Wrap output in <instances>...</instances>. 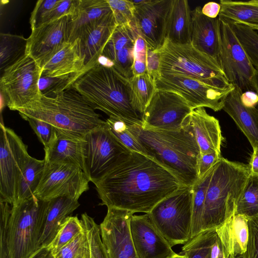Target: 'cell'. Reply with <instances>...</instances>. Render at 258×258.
I'll list each match as a JSON object with an SVG mask.
<instances>
[{"mask_svg": "<svg viewBox=\"0 0 258 258\" xmlns=\"http://www.w3.org/2000/svg\"><path fill=\"white\" fill-rule=\"evenodd\" d=\"M105 122L112 134L129 150L147 156L144 149L130 131L128 124L113 117L108 118Z\"/></svg>", "mask_w": 258, "mask_h": 258, "instance_id": "cell-40", "label": "cell"}, {"mask_svg": "<svg viewBox=\"0 0 258 258\" xmlns=\"http://www.w3.org/2000/svg\"><path fill=\"white\" fill-rule=\"evenodd\" d=\"M89 182L79 167L45 161L43 174L34 195L43 201L60 197L78 200L89 189Z\"/></svg>", "mask_w": 258, "mask_h": 258, "instance_id": "cell-13", "label": "cell"}, {"mask_svg": "<svg viewBox=\"0 0 258 258\" xmlns=\"http://www.w3.org/2000/svg\"><path fill=\"white\" fill-rule=\"evenodd\" d=\"M228 258H244L243 254L237 255L234 256H229Z\"/></svg>", "mask_w": 258, "mask_h": 258, "instance_id": "cell-59", "label": "cell"}, {"mask_svg": "<svg viewBox=\"0 0 258 258\" xmlns=\"http://www.w3.org/2000/svg\"><path fill=\"white\" fill-rule=\"evenodd\" d=\"M72 87L41 94L36 101L18 110L22 118H33L52 124L57 132L83 138L104 120Z\"/></svg>", "mask_w": 258, "mask_h": 258, "instance_id": "cell-3", "label": "cell"}, {"mask_svg": "<svg viewBox=\"0 0 258 258\" xmlns=\"http://www.w3.org/2000/svg\"><path fill=\"white\" fill-rule=\"evenodd\" d=\"M48 203L34 196L12 206L8 230L10 258H29L41 247Z\"/></svg>", "mask_w": 258, "mask_h": 258, "instance_id": "cell-7", "label": "cell"}, {"mask_svg": "<svg viewBox=\"0 0 258 258\" xmlns=\"http://www.w3.org/2000/svg\"><path fill=\"white\" fill-rule=\"evenodd\" d=\"M240 100L245 107H256L258 104V95L254 91H247L241 94Z\"/></svg>", "mask_w": 258, "mask_h": 258, "instance_id": "cell-52", "label": "cell"}, {"mask_svg": "<svg viewBox=\"0 0 258 258\" xmlns=\"http://www.w3.org/2000/svg\"><path fill=\"white\" fill-rule=\"evenodd\" d=\"M134 214L123 209L107 208L100 229L109 258H138L130 229V221Z\"/></svg>", "mask_w": 258, "mask_h": 258, "instance_id": "cell-16", "label": "cell"}, {"mask_svg": "<svg viewBox=\"0 0 258 258\" xmlns=\"http://www.w3.org/2000/svg\"><path fill=\"white\" fill-rule=\"evenodd\" d=\"M192 186H182L159 202L148 213L172 247L191 239Z\"/></svg>", "mask_w": 258, "mask_h": 258, "instance_id": "cell-8", "label": "cell"}, {"mask_svg": "<svg viewBox=\"0 0 258 258\" xmlns=\"http://www.w3.org/2000/svg\"><path fill=\"white\" fill-rule=\"evenodd\" d=\"M29 258H54L50 247L42 246Z\"/></svg>", "mask_w": 258, "mask_h": 258, "instance_id": "cell-55", "label": "cell"}, {"mask_svg": "<svg viewBox=\"0 0 258 258\" xmlns=\"http://www.w3.org/2000/svg\"><path fill=\"white\" fill-rule=\"evenodd\" d=\"M54 256V258H90L89 241L85 226L84 230L81 233Z\"/></svg>", "mask_w": 258, "mask_h": 258, "instance_id": "cell-41", "label": "cell"}, {"mask_svg": "<svg viewBox=\"0 0 258 258\" xmlns=\"http://www.w3.org/2000/svg\"><path fill=\"white\" fill-rule=\"evenodd\" d=\"M116 26L112 12L79 38L81 52L85 61V72L98 62Z\"/></svg>", "mask_w": 258, "mask_h": 258, "instance_id": "cell-23", "label": "cell"}, {"mask_svg": "<svg viewBox=\"0 0 258 258\" xmlns=\"http://www.w3.org/2000/svg\"><path fill=\"white\" fill-rule=\"evenodd\" d=\"M154 52L159 57L155 73L182 75L219 88L233 85L227 80L217 61L191 44H177L165 39L162 45Z\"/></svg>", "mask_w": 258, "mask_h": 258, "instance_id": "cell-6", "label": "cell"}, {"mask_svg": "<svg viewBox=\"0 0 258 258\" xmlns=\"http://www.w3.org/2000/svg\"><path fill=\"white\" fill-rule=\"evenodd\" d=\"M191 44L219 63L221 36L219 18L206 16L202 13L200 6L191 11Z\"/></svg>", "mask_w": 258, "mask_h": 258, "instance_id": "cell-20", "label": "cell"}, {"mask_svg": "<svg viewBox=\"0 0 258 258\" xmlns=\"http://www.w3.org/2000/svg\"><path fill=\"white\" fill-rule=\"evenodd\" d=\"M253 91L255 92L258 95V70H256L253 82ZM258 108V104H257Z\"/></svg>", "mask_w": 258, "mask_h": 258, "instance_id": "cell-56", "label": "cell"}, {"mask_svg": "<svg viewBox=\"0 0 258 258\" xmlns=\"http://www.w3.org/2000/svg\"><path fill=\"white\" fill-rule=\"evenodd\" d=\"M131 152L112 134L105 120L83 138V171L94 183Z\"/></svg>", "mask_w": 258, "mask_h": 258, "instance_id": "cell-9", "label": "cell"}, {"mask_svg": "<svg viewBox=\"0 0 258 258\" xmlns=\"http://www.w3.org/2000/svg\"><path fill=\"white\" fill-rule=\"evenodd\" d=\"M84 72L85 61L79 38L66 42L42 68V76L57 79L73 78L74 81Z\"/></svg>", "mask_w": 258, "mask_h": 258, "instance_id": "cell-21", "label": "cell"}, {"mask_svg": "<svg viewBox=\"0 0 258 258\" xmlns=\"http://www.w3.org/2000/svg\"><path fill=\"white\" fill-rule=\"evenodd\" d=\"M221 9L220 4L211 2L206 4L202 8V13L210 18H216L219 16Z\"/></svg>", "mask_w": 258, "mask_h": 258, "instance_id": "cell-53", "label": "cell"}, {"mask_svg": "<svg viewBox=\"0 0 258 258\" xmlns=\"http://www.w3.org/2000/svg\"><path fill=\"white\" fill-rule=\"evenodd\" d=\"M93 183L100 205L145 214L182 186L156 161L133 151Z\"/></svg>", "mask_w": 258, "mask_h": 258, "instance_id": "cell-1", "label": "cell"}, {"mask_svg": "<svg viewBox=\"0 0 258 258\" xmlns=\"http://www.w3.org/2000/svg\"><path fill=\"white\" fill-rule=\"evenodd\" d=\"M83 138H77L57 132L49 146L44 148V161L57 164H67L83 170Z\"/></svg>", "mask_w": 258, "mask_h": 258, "instance_id": "cell-27", "label": "cell"}, {"mask_svg": "<svg viewBox=\"0 0 258 258\" xmlns=\"http://www.w3.org/2000/svg\"><path fill=\"white\" fill-rule=\"evenodd\" d=\"M170 258H187L186 256L184 254H178L177 255L170 257Z\"/></svg>", "mask_w": 258, "mask_h": 258, "instance_id": "cell-57", "label": "cell"}, {"mask_svg": "<svg viewBox=\"0 0 258 258\" xmlns=\"http://www.w3.org/2000/svg\"><path fill=\"white\" fill-rule=\"evenodd\" d=\"M27 146L11 128L0 124V201H15L19 178L29 157Z\"/></svg>", "mask_w": 258, "mask_h": 258, "instance_id": "cell-12", "label": "cell"}, {"mask_svg": "<svg viewBox=\"0 0 258 258\" xmlns=\"http://www.w3.org/2000/svg\"><path fill=\"white\" fill-rule=\"evenodd\" d=\"M134 45H131L123 48L115 54L112 60L113 67L128 80L133 77Z\"/></svg>", "mask_w": 258, "mask_h": 258, "instance_id": "cell-44", "label": "cell"}, {"mask_svg": "<svg viewBox=\"0 0 258 258\" xmlns=\"http://www.w3.org/2000/svg\"><path fill=\"white\" fill-rule=\"evenodd\" d=\"M130 229L138 258H170L178 254L172 250L148 214L133 215Z\"/></svg>", "mask_w": 258, "mask_h": 258, "instance_id": "cell-19", "label": "cell"}, {"mask_svg": "<svg viewBox=\"0 0 258 258\" xmlns=\"http://www.w3.org/2000/svg\"><path fill=\"white\" fill-rule=\"evenodd\" d=\"M84 230L82 220L77 216H69L49 245L53 255Z\"/></svg>", "mask_w": 258, "mask_h": 258, "instance_id": "cell-39", "label": "cell"}, {"mask_svg": "<svg viewBox=\"0 0 258 258\" xmlns=\"http://www.w3.org/2000/svg\"><path fill=\"white\" fill-rule=\"evenodd\" d=\"M128 125L147 156L171 172L182 186H192L199 180L200 150L188 118L178 130H144L141 126Z\"/></svg>", "mask_w": 258, "mask_h": 258, "instance_id": "cell-2", "label": "cell"}, {"mask_svg": "<svg viewBox=\"0 0 258 258\" xmlns=\"http://www.w3.org/2000/svg\"><path fill=\"white\" fill-rule=\"evenodd\" d=\"M220 36L219 64L227 80L243 92L253 91V82L256 69L250 62L231 26L222 21Z\"/></svg>", "mask_w": 258, "mask_h": 258, "instance_id": "cell-15", "label": "cell"}, {"mask_svg": "<svg viewBox=\"0 0 258 258\" xmlns=\"http://www.w3.org/2000/svg\"><path fill=\"white\" fill-rule=\"evenodd\" d=\"M172 0H147L135 6L133 24L148 49H158L165 39L168 17Z\"/></svg>", "mask_w": 258, "mask_h": 258, "instance_id": "cell-18", "label": "cell"}, {"mask_svg": "<svg viewBox=\"0 0 258 258\" xmlns=\"http://www.w3.org/2000/svg\"><path fill=\"white\" fill-rule=\"evenodd\" d=\"M248 240L244 258H258V216L248 219Z\"/></svg>", "mask_w": 258, "mask_h": 258, "instance_id": "cell-48", "label": "cell"}, {"mask_svg": "<svg viewBox=\"0 0 258 258\" xmlns=\"http://www.w3.org/2000/svg\"><path fill=\"white\" fill-rule=\"evenodd\" d=\"M148 47L144 39L138 35L134 49V63H141L148 65Z\"/></svg>", "mask_w": 258, "mask_h": 258, "instance_id": "cell-51", "label": "cell"}, {"mask_svg": "<svg viewBox=\"0 0 258 258\" xmlns=\"http://www.w3.org/2000/svg\"><path fill=\"white\" fill-rule=\"evenodd\" d=\"M81 220L87 230L90 248V258H109L103 244L100 226L85 213Z\"/></svg>", "mask_w": 258, "mask_h": 258, "instance_id": "cell-42", "label": "cell"}, {"mask_svg": "<svg viewBox=\"0 0 258 258\" xmlns=\"http://www.w3.org/2000/svg\"><path fill=\"white\" fill-rule=\"evenodd\" d=\"M221 158V153L216 151L201 154L198 160L199 179L203 178Z\"/></svg>", "mask_w": 258, "mask_h": 258, "instance_id": "cell-50", "label": "cell"}, {"mask_svg": "<svg viewBox=\"0 0 258 258\" xmlns=\"http://www.w3.org/2000/svg\"><path fill=\"white\" fill-rule=\"evenodd\" d=\"M248 220L244 215L233 214L216 228L226 258L246 251L249 236Z\"/></svg>", "mask_w": 258, "mask_h": 258, "instance_id": "cell-26", "label": "cell"}, {"mask_svg": "<svg viewBox=\"0 0 258 258\" xmlns=\"http://www.w3.org/2000/svg\"><path fill=\"white\" fill-rule=\"evenodd\" d=\"M253 29L258 31V26H249Z\"/></svg>", "mask_w": 258, "mask_h": 258, "instance_id": "cell-60", "label": "cell"}, {"mask_svg": "<svg viewBox=\"0 0 258 258\" xmlns=\"http://www.w3.org/2000/svg\"><path fill=\"white\" fill-rule=\"evenodd\" d=\"M249 174L258 175V148L253 149L248 165Z\"/></svg>", "mask_w": 258, "mask_h": 258, "instance_id": "cell-54", "label": "cell"}, {"mask_svg": "<svg viewBox=\"0 0 258 258\" xmlns=\"http://www.w3.org/2000/svg\"><path fill=\"white\" fill-rule=\"evenodd\" d=\"M129 85L132 105L142 116L156 90L154 79L148 72L133 76Z\"/></svg>", "mask_w": 258, "mask_h": 258, "instance_id": "cell-32", "label": "cell"}, {"mask_svg": "<svg viewBox=\"0 0 258 258\" xmlns=\"http://www.w3.org/2000/svg\"><path fill=\"white\" fill-rule=\"evenodd\" d=\"M218 18L230 25L258 26V0L247 2L221 0Z\"/></svg>", "mask_w": 258, "mask_h": 258, "instance_id": "cell-30", "label": "cell"}, {"mask_svg": "<svg viewBox=\"0 0 258 258\" xmlns=\"http://www.w3.org/2000/svg\"><path fill=\"white\" fill-rule=\"evenodd\" d=\"M250 62L258 70V33L248 26L237 24L231 25Z\"/></svg>", "mask_w": 258, "mask_h": 258, "instance_id": "cell-38", "label": "cell"}, {"mask_svg": "<svg viewBox=\"0 0 258 258\" xmlns=\"http://www.w3.org/2000/svg\"><path fill=\"white\" fill-rule=\"evenodd\" d=\"M71 16L66 15L31 30L27 38L25 54L42 69L68 41Z\"/></svg>", "mask_w": 258, "mask_h": 258, "instance_id": "cell-17", "label": "cell"}, {"mask_svg": "<svg viewBox=\"0 0 258 258\" xmlns=\"http://www.w3.org/2000/svg\"><path fill=\"white\" fill-rule=\"evenodd\" d=\"M71 87L95 110L127 124L142 126V116L131 102L129 80L113 67L98 62L78 77Z\"/></svg>", "mask_w": 258, "mask_h": 258, "instance_id": "cell-4", "label": "cell"}, {"mask_svg": "<svg viewBox=\"0 0 258 258\" xmlns=\"http://www.w3.org/2000/svg\"><path fill=\"white\" fill-rule=\"evenodd\" d=\"M156 90L170 91L180 95L194 109L208 107L214 111L223 109L225 100L234 86L219 88L198 80L179 75H152Z\"/></svg>", "mask_w": 258, "mask_h": 258, "instance_id": "cell-11", "label": "cell"}, {"mask_svg": "<svg viewBox=\"0 0 258 258\" xmlns=\"http://www.w3.org/2000/svg\"><path fill=\"white\" fill-rule=\"evenodd\" d=\"M0 38V69L3 72L25 54L27 38L3 33Z\"/></svg>", "mask_w": 258, "mask_h": 258, "instance_id": "cell-33", "label": "cell"}, {"mask_svg": "<svg viewBox=\"0 0 258 258\" xmlns=\"http://www.w3.org/2000/svg\"><path fill=\"white\" fill-rule=\"evenodd\" d=\"M213 168L203 178L199 179L192 186L191 239L202 231V221L206 194Z\"/></svg>", "mask_w": 258, "mask_h": 258, "instance_id": "cell-35", "label": "cell"}, {"mask_svg": "<svg viewBox=\"0 0 258 258\" xmlns=\"http://www.w3.org/2000/svg\"><path fill=\"white\" fill-rule=\"evenodd\" d=\"M218 258H226L223 248H222Z\"/></svg>", "mask_w": 258, "mask_h": 258, "instance_id": "cell-58", "label": "cell"}, {"mask_svg": "<svg viewBox=\"0 0 258 258\" xmlns=\"http://www.w3.org/2000/svg\"><path fill=\"white\" fill-rule=\"evenodd\" d=\"M111 12L107 0H79L76 11L71 16L68 41L79 39Z\"/></svg>", "mask_w": 258, "mask_h": 258, "instance_id": "cell-22", "label": "cell"}, {"mask_svg": "<svg viewBox=\"0 0 258 258\" xmlns=\"http://www.w3.org/2000/svg\"><path fill=\"white\" fill-rule=\"evenodd\" d=\"M59 0H39L31 13L30 24L31 30L39 26L43 16L54 7Z\"/></svg>", "mask_w": 258, "mask_h": 258, "instance_id": "cell-49", "label": "cell"}, {"mask_svg": "<svg viewBox=\"0 0 258 258\" xmlns=\"http://www.w3.org/2000/svg\"><path fill=\"white\" fill-rule=\"evenodd\" d=\"M235 215L248 219L258 216V175L249 174L237 202Z\"/></svg>", "mask_w": 258, "mask_h": 258, "instance_id": "cell-34", "label": "cell"}, {"mask_svg": "<svg viewBox=\"0 0 258 258\" xmlns=\"http://www.w3.org/2000/svg\"><path fill=\"white\" fill-rule=\"evenodd\" d=\"M44 166V159L40 160L29 156L19 178L13 205L35 196L34 194L41 180Z\"/></svg>", "mask_w": 258, "mask_h": 258, "instance_id": "cell-31", "label": "cell"}, {"mask_svg": "<svg viewBox=\"0 0 258 258\" xmlns=\"http://www.w3.org/2000/svg\"><path fill=\"white\" fill-rule=\"evenodd\" d=\"M78 2L79 0H59L56 6L43 16L39 25L66 15L72 16L76 11Z\"/></svg>", "mask_w": 258, "mask_h": 258, "instance_id": "cell-47", "label": "cell"}, {"mask_svg": "<svg viewBox=\"0 0 258 258\" xmlns=\"http://www.w3.org/2000/svg\"><path fill=\"white\" fill-rule=\"evenodd\" d=\"M79 206L78 200L68 197H60L48 201L40 240L41 247L51 244L67 219Z\"/></svg>", "mask_w": 258, "mask_h": 258, "instance_id": "cell-28", "label": "cell"}, {"mask_svg": "<svg viewBox=\"0 0 258 258\" xmlns=\"http://www.w3.org/2000/svg\"><path fill=\"white\" fill-rule=\"evenodd\" d=\"M41 76L42 69L26 54L3 72L1 93L10 110L18 111L40 97Z\"/></svg>", "mask_w": 258, "mask_h": 258, "instance_id": "cell-10", "label": "cell"}, {"mask_svg": "<svg viewBox=\"0 0 258 258\" xmlns=\"http://www.w3.org/2000/svg\"><path fill=\"white\" fill-rule=\"evenodd\" d=\"M25 120L29 122L44 148L48 147L56 135L55 128L52 124L38 119L26 118Z\"/></svg>", "mask_w": 258, "mask_h": 258, "instance_id": "cell-45", "label": "cell"}, {"mask_svg": "<svg viewBox=\"0 0 258 258\" xmlns=\"http://www.w3.org/2000/svg\"><path fill=\"white\" fill-rule=\"evenodd\" d=\"M242 93L234 86L226 97L222 109L232 118L254 149L258 148V108L244 106L240 100Z\"/></svg>", "mask_w": 258, "mask_h": 258, "instance_id": "cell-25", "label": "cell"}, {"mask_svg": "<svg viewBox=\"0 0 258 258\" xmlns=\"http://www.w3.org/2000/svg\"><path fill=\"white\" fill-rule=\"evenodd\" d=\"M138 35L134 24L117 26L105 45L101 56L112 62L118 51L127 46L135 44Z\"/></svg>", "mask_w": 258, "mask_h": 258, "instance_id": "cell-37", "label": "cell"}, {"mask_svg": "<svg viewBox=\"0 0 258 258\" xmlns=\"http://www.w3.org/2000/svg\"><path fill=\"white\" fill-rule=\"evenodd\" d=\"M11 207L7 202L1 201L0 230L1 252L0 258H10L8 230Z\"/></svg>", "mask_w": 258, "mask_h": 258, "instance_id": "cell-46", "label": "cell"}, {"mask_svg": "<svg viewBox=\"0 0 258 258\" xmlns=\"http://www.w3.org/2000/svg\"><path fill=\"white\" fill-rule=\"evenodd\" d=\"M201 154L212 152L221 153L223 137L219 121L209 115L204 107L194 109L188 118Z\"/></svg>", "mask_w": 258, "mask_h": 258, "instance_id": "cell-24", "label": "cell"}, {"mask_svg": "<svg viewBox=\"0 0 258 258\" xmlns=\"http://www.w3.org/2000/svg\"><path fill=\"white\" fill-rule=\"evenodd\" d=\"M191 11L186 0H172L169 13L165 39L172 42L191 44Z\"/></svg>", "mask_w": 258, "mask_h": 258, "instance_id": "cell-29", "label": "cell"}, {"mask_svg": "<svg viewBox=\"0 0 258 258\" xmlns=\"http://www.w3.org/2000/svg\"><path fill=\"white\" fill-rule=\"evenodd\" d=\"M117 26L133 24L135 6L131 1L107 0Z\"/></svg>", "mask_w": 258, "mask_h": 258, "instance_id": "cell-43", "label": "cell"}, {"mask_svg": "<svg viewBox=\"0 0 258 258\" xmlns=\"http://www.w3.org/2000/svg\"><path fill=\"white\" fill-rule=\"evenodd\" d=\"M193 110L180 95L156 90L142 115V127L144 130H179Z\"/></svg>", "mask_w": 258, "mask_h": 258, "instance_id": "cell-14", "label": "cell"}, {"mask_svg": "<svg viewBox=\"0 0 258 258\" xmlns=\"http://www.w3.org/2000/svg\"><path fill=\"white\" fill-rule=\"evenodd\" d=\"M249 174L247 165L222 157L213 167L206 194L202 231L218 228L234 214Z\"/></svg>", "mask_w": 258, "mask_h": 258, "instance_id": "cell-5", "label": "cell"}, {"mask_svg": "<svg viewBox=\"0 0 258 258\" xmlns=\"http://www.w3.org/2000/svg\"><path fill=\"white\" fill-rule=\"evenodd\" d=\"M218 238L216 229L203 231L183 245L180 254L187 258H212V248Z\"/></svg>", "mask_w": 258, "mask_h": 258, "instance_id": "cell-36", "label": "cell"}]
</instances>
